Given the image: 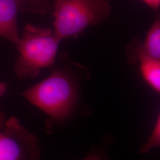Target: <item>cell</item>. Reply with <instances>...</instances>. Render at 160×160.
I'll return each instance as SVG.
<instances>
[{"label":"cell","instance_id":"obj_6","mask_svg":"<svg viewBox=\"0 0 160 160\" xmlns=\"http://www.w3.org/2000/svg\"><path fill=\"white\" fill-rule=\"evenodd\" d=\"M145 57L160 60V22L157 18L149 30L143 44L138 47L135 58Z\"/></svg>","mask_w":160,"mask_h":160},{"label":"cell","instance_id":"obj_7","mask_svg":"<svg viewBox=\"0 0 160 160\" xmlns=\"http://www.w3.org/2000/svg\"><path fill=\"white\" fill-rule=\"evenodd\" d=\"M138 59L143 79L155 91L160 92V60L145 57H140Z\"/></svg>","mask_w":160,"mask_h":160},{"label":"cell","instance_id":"obj_11","mask_svg":"<svg viewBox=\"0 0 160 160\" xmlns=\"http://www.w3.org/2000/svg\"><path fill=\"white\" fill-rule=\"evenodd\" d=\"M84 160H105V159L100 153L94 152L90 153Z\"/></svg>","mask_w":160,"mask_h":160},{"label":"cell","instance_id":"obj_2","mask_svg":"<svg viewBox=\"0 0 160 160\" xmlns=\"http://www.w3.org/2000/svg\"><path fill=\"white\" fill-rule=\"evenodd\" d=\"M60 41L53 29L27 24L17 45L19 55L14 71L17 77L21 79L34 78L42 69L52 67Z\"/></svg>","mask_w":160,"mask_h":160},{"label":"cell","instance_id":"obj_9","mask_svg":"<svg viewBox=\"0 0 160 160\" xmlns=\"http://www.w3.org/2000/svg\"><path fill=\"white\" fill-rule=\"evenodd\" d=\"M160 144V116L157 118L156 123L147 142L145 143L141 148V154H148L152 149L158 147Z\"/></svg>","mask_w":160,"mask_h":160},{"label":"cell","instance_id":"obj_1","mask_svg":"<svg viewBox=\"0 0 160 160\" xmlns=\"http://www.w3.org/2000/svg\"><path fill=\"white\" fill-rule=\"evenodd\" d=\"M78 87V80L70 70L56 69L46 79L20 94L52 120L61 121L74 110Z\"/></svg>","mask_w":160,"mask_h":160},{"label":"cell","instance_id":"obj_8","mask_svg":"<svg viewBox=\"0 0 160 160\" xmlns=\"http://www.w3.org/2000/svg\"><path fill=\"white\" fill-rule=\"evenodd\" d=\"M23 10L37 14H46L51 7L48 0H22Z\"/></svg>","mask_w":160,"mask_h":160},{"label":"cell","instance_id":"obj_10","mask_svg":"<svg viewBox=\"0 0 160 160\" xmlns=\"http://www.w3.org/2000/svg\"><path fill=\"white\" fill-rule=\"evenodd\" d=\"M144 3L151 8L157 10L160 5V0H142Z\"/></svg>","mask_w":160,"mask_h":160},{"label":"cell","instance_id":"obj_12","mask_svg":"<svg viewBox=\"0 0 160 160\" xmlns=\"http://www.w3.org/2000/svg\"><path fill=\"white\" fill-rule=\"evenodd\" d=\"M7 90V86L4 82H0V97L3 96Z\"/></svg>","mask_w":160,"mask_h":160},{"label":"cell","instance_id":"obj_3","mask_svg":"<svg viewBox=\"0 0 160 160\" xmlns=\"http://www.w3.org/2000/svg\"><path fill=\"white\" fill-rule=\"evenodd\" d=\"M108 0H55L53 32L60 40L73 38L110 14Z\"/></svg>","mask_w":160,"mask_h":160},{"label":"cell","instance_id":"obj_5","mask_svg":"<svg viewBox=\"0 0 160 160\" xmlns=\"http://www.w3.org/2000/svg\"><path fill=\"white\" fill-rule=\"evenodd\" d=\"M20 11H23L22 0H0V36L16 45L20 38L17 28V17Z\"/></svg>","mask_w":160,"mask_h":160},{"label":"cell","instance_id":"obj_4","mask_svg":"<svg viewBox=\"0 0 160 160\" xmlns=\"http://www.w3.org/2000/svg\"><path fill=\"white\" fill-rule=\"evenodd\" d=\"M39 140L16 117L0 112V160H39Z\"/></svg>","mask_w":160,"mask_h":160}]
</instances>
